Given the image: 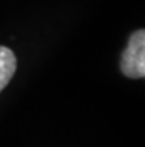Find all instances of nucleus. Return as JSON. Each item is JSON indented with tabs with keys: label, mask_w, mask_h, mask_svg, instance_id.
Returning <instances> with one entry per match:
<instances>
[{
	"label": "nucleus",
	"mask_w": 145,
	"mask_h": 147,
	"mask_svg": "<svg viewBox=\"0 0 145 147\" xmlns=\"http://www.w3.org/2000/svg\"><path fill=\"white\" fill-rule=\"evenodd\" d=\"M122 71L130 79H142L145 76V31H135L122 55Z\"/></svg>",
	"instance_id": "nucleus-1"
},
{
	"label": "nucleus",
	"mask_w": 145,
	"mask_h": 147,
	"mask_svg": "<svg viewBox=\"0 0 145 147\" xmlns=\"http://www.w3.org/2000/svg\"><path fill=\"white\" fill-rule=\"evenodd\" d=\"M16 71V57L9 48L0 46V92L11 82Z\"/></svg>",
	"instance_id": "nucleus-2"
}]
</instances>
